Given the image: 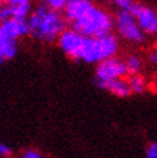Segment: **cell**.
I'll return each mask as SVG.
<instances>
[{"label": "cell", "mask_w": 157, "mask_h": 158, "mask_svg": "<svg viewBox=\"0 0 157 158\" xmlns=\"http://www.w3.org/2000/svg\"><path fill=\"white\" fill-rule=\"evenodd\" d=\"M28 35L39 43L52 44L66 30V19L59 12L50 10L44 5H39L27 17Z\"/></svg>", "instance_id": "1"}, {"label": "cell", "mask_w": 157, "mask_h": 158, "mask_svg": "<svg viewBox=\"0 0 157 158\" xmlns=\"http://www.w3.org/2000/svg\"><path fill=\"white\" fill-rule=\"evenodd\" d=\"M120 46V39L112 32L100 37L84 36L76 60L84 62L86 64H98L107 58L117 57Z\"/></svg>", "instance_id": "2"}, {"label": "cell", "mask_w": 157, "mask_h": 158, "mask_svg": "<svg viewBox=\"0 0 157 158\" xmlns=\"http://www.w3.org/2000/svg\"><path fill=\"white\" fill-rule=\"evenodd\" d=\"M72 28L85 37H100L113 30V15L104 8L91 5L80 18L72 23Z\"/></svg>", "instance_id": "3"}, {"label": "cell", "mask_w": 157, "mask_h": 158, "mask_svg": "<svg viewBox=\"0 0 157 158\" xmlns=\"http://www.w3.org/2000/svg\"><path fill=\"white\" fill-rule=\"evenodd\" d=\"M113 28L116 36L124 41L134 45H140L146 41V34L140 30L134 15L124 12H117L113 17Z\"/></svg>", "instance_id": "4"}, {"label": "cell", "mask_w": 157, "mask_h": 158, "mask_svg": "<svg viewBox=\"0 0 157 158\" xmlns=\"http://www.w3.org/2000/svg\"><path fill=\"white\" fill-rule=\"evenodd\" d=\"M128 75L125 68L124 59L119 57L107 58L99 62L94 69V78H95L97 86L102 88L104 84L116 80V78H124Z\"/></svg>", "instance_id": "5"}, {"label": "cell", "mask_w": 157, "mask_h": 158, "mask_svg": "<svg viewBox=\"0 0 157 158\" xmlns=\"http://www.w3.org/2000/svg\"><path fill=\"white\" fill-rule=\"evenodd\" d=\"M83 40H84V36L76 32L74 28H66L58 36L56 43L62 53L66 54L68 58L76 60L80 46L83 44Z\"/></svg>", "instance_id": "6"}, {"label": "cell", "mask_w": 157, "mask_h": 158, "mask_svg": "<svg viewBox=\"0 0 157 158\" xmlns=\"http://www.w3.org/2000/svg\"><path fill=\"white\" fill-rule=\"evenodd\" d=\"M134 18L139 25L140 30L146 35H153L155 30L157 27V12L153 8L140 4L138 10L134 14Z\"/></svg>", "instance_id": "7"}, {"label": "cell", "mask_w": 157, "mask_h": 158, "mask_svg": "<svg viewBox=\"0 0 157 158\" xmlns=\"http://www.w3.org/2000/svg\"><path fill=\"white\" fill-rule=\"evenodd\" d=\"M0 30L12 40H17L22 39L28 35V26L26 19H17L11 18L3 23H0Z\"/></svg>", "instance_id": "8"}, {"label": "cell", "mask_w": 157, "mask_h": 158, "mask_svg": "<svg viewBox=\"0 0 157 158\" xmlns=\"http://www.w3.org/2000/svg\"><path fill=\"white\" fill-rule=\"evenodd\" d=\"M93 5L90 0H70L63 9V17L67 22L74 23Z\"/></svg>", "instance_id": "9"}, {"label": "cell", "mask_w": 157, "mask_h": 158, "mask_svg": "<svg viewBox=\"0 0 157 158\" xmlns=\"http://www.w3.org/2000/svg\"><path fill=\"white\" fill-rule=\"evenodd\" d=\"M100 89H103L106 91H108L109 94L117 97V98H128L130 97V86L126 78H116V80H112L107 84H104Z\"/></svg>", "instance_id": "10"}, {"label": "cell", "mask_w": 157, "mask_h": 158, "mask_svg": "<svg viewBox=\"0 0 157 158\" xmlns=\"http://www.w3.org/2000/svg\"><path fill=\"white\" fill-rule=\"evenodd\" d=\"M18 53V41L12 40L0 30V58L4 60L13 59Z\"/></svg>", "instance_id": "11"}, {"label": "cell", "mask_w": 157, "mask_h": 158, "mask_svg": "<svg viewBox=\"0 0 157 158\" xmlns=\"http://www.w3.org/2000/svg\"><path fill=\"white\" fill-rule=\"evenodd\" d=\"M6 4L12 10V17L17 19H27L30 13L32 12L31 0H8Z\"/></svg>", "instance_id": "12"}, {"label": "cell", "mask_w": 157, "mask_h": 158, "mask_svg": "<svg viewBox=\"0 0 157 158\" xmlns=\"http://www.w3.org/2000/svg\"><path fill=\"white\" fill-rule=\"evenodd\" d=\"M128 82L130 86V91L131 94H144L151 86V82L148 81V78L143 75V73H137V75H130V77L128 78Z\"/></svg>", "instance_id": "13"}, {"label": "cell", "mask_w": 157, "mask_h": 158, "mask_svg": "<svg viewBox=\"0 0 157 158\" xmlns=\"http://www.w3.org/2000/svg\"><path fill=\"white\" fill-rule=\"evenodd\" d=\"M125 68H126L128 75H137L142 73V69L144 67V60L138 53H130L124 59Z\"/></svg>", "instance_id": "14"}, {"label": "cell", "mask_w": 157, "mask_h": 158, "mask_svg": "<svg viewBox=\"0 0 157 158\" xmlns=\"http://www.w3.org/2000/svg\"><path fill=\"white\" fill-rule=\"evenodd\" d=\"M112 3L117 12H124V13H129L131 15H134L135 12L138 10V8L140 3H138L137 0H112Z\"/></svg>", "instance_id": "15"}, {"label": "cell", "mask_w": 157, "mask_h": 158, "mask_svg": "<svg viewBox=\"0 0 157 158\" xmlns=\"http://www.w3.org/2000/svg\"><path fill=\"white\" fill-rule=\"evenodd\" d=\"M70 0H41V5H44L45 8H48L50 10L54 12H63L65 6L67 5V3Z\"/></svg>", "instance_id": "16"}, {"label": "cell", "mask_w": 157, "mask_h": 158, "mask_svg": "<svg viewBox=\"0 0 157 158\" xmlns=\"http://www.w3.org/2000/svg\"><path fill=\"white\" fill-rule=\"evenodd\" d=\"M11 18H13V17H12V10H11L9 5L8 4L0 5V23H3Z\"/></svg>", "instance_id": "17"}, {"label": "cell", "mask_w": 157, "mask_h": 158, "mask_svg": "<svg viewBox=\"0 0 157 158\" xmlns=\"http://www.w3.org/2000/svg\"><path fill=\"white\" fill-rule=\"evenodd\" d=\"M21 158H45V156L40 151H37V149L30 148V149H26V151L21 154Z\"/></svg>", "instance_id": "18"}, {"label": "cell", "mask_w": 157, "mask_h": 158, "mask_svg": "<svg viewBox=\"0 0 157 158\" xmlns=\"http://www.w3.org/2000/svg\"><path fill=\"white\" fill-rule=\"evenodd\" d=\"M146 158H157V141H152L146 148Z\"/></svg>", "instance_id": "19"}, {"label": "cell", "mask_w": 157, "mask_h": 158, "mask_svg": "<svg viewBox=\"0 0 157 158\" xmlns=\"http://www.w3.org/2000/svg\"><path fill=\"white\" fill-rule=\"evenodd\" d=\"M12 154H13V149L8 144L0 141V158H11Z\"/></svg>", "instance_id": "20"}, {"label": "cell", "mask_w": 157, "mask_h": 158, "mask_svg": "<svg viewBox=\"0 0 157 158\" xmlns=\"http://www.w3.org/2000/svg\"><path fill=\"white\" fill-rule=\"evenodd\" d=\"M147 60H148L150 64L157 66V46H155V48L148 50V53H147Z\"/></svg>", "instance_id": "21"}, {"label": "cell", "mask_w": 157, "mask_h": 158, "mask_svg": "<svg viewBox=\"0 0 157 158\" xmlns=\"http://www.w3.org/2000/svg\"><path fill=\"white\" fill-rule=\"evenodd\" d=\"M151 86L153 88V91L157 94V75L155 76V78L152 80V82H151Z\"/></svg>", "instance_id": "22"}, {"label": "cell", "mask_w": 157, "mask_h": 158, "mask_svg": "<svg viewBox=\"0 0 157 158\" xmlns=\"http://www.w3.org/2000/svg\"><path fill=\"white\" fill-rule=\"evenodd\" d=\"M153 35H155V39H156V43H157V27H156V30H155V32H153Z\"/></svg>", "instance_id": "23"}, {"label": "cell", "mask_w": 157, "mask_h": 158, "mask_svg": "<svg viewBox=\"0 0 157 158\" xmlns=\"http://www.w3.org/2000/svg\"><path fill=\"white\" fill-rule=\"evenodd\" d=\"M8 0H0V5H3V4H6Z\"/></svg>", "instance_id": "24"}, {"label": "cell", "mask_w": 157, "mask_h": 158, "mask_svg": "<svg viewBox=\"0 0 157 158\" xmlns=\"http://www.w3.org/2000/svg\"><path fill=\"white\" fill-rule=\"evenodd\" d=\"M4 62H5V60H4L3 58H0V67H2V66H3V63H4Z\"/></svg>", "instance_id": "25"}]
</instances>
